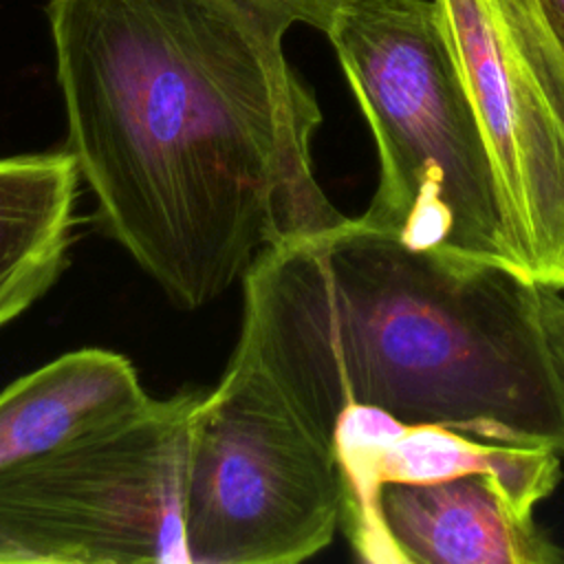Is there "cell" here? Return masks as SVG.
<instances>
[{"label":"cell","instance_id":"cell-5","mask_svg":"<svg viewBox=\"0 0 564 564\" xmlns=\"http://www.w3.org/2000/svg\"><path fill=\"white\" fill-rule=\"evenodd\" d=\"M341 509L333 445L253 361L234 352L192 414L183 485L187 562H302L330 544Z\"/></svg>","mask_w":564,"mask_h":564},{"label":"cell","instance_id":"cell-7","mask_svg":"<svg viewBox=\"0 0 564 564\" xmlns=\"http://www.w3.org/2000/svg\"><path fill=\"white\" fill-rule=\"evenodd\" d=\"M341 527L355 553L377 564L564 562L533 522V509L485 471L383 480L344 509Z\"/></svg>","mask_w":564,"mask_h":564},{"label":"cell","instance_id":"cell-12","mask_svg":"<svg viewBox=\"0 0 564 564\" xmlns=\"http://www.w3.org/2000/svg\"><path fill=\"white\" fill-rule=\"evenodd\" d=\"M538 7L557 42V46L564 53V0H538Z\"/></svg>","mask_w":564,"mask_h":564},{"label":"cell","instance_id":"cell-10","mask_svg":"<svg viewBox=\"0 0 564 564\" xmlns=\"http://www.w3.org/2000/svg\"><path fill=\"white\" fill-rule=\"evenodd\" d=\"M79 178L68 150L0 159V326L62 273Z\"/></svg>","mask_w":564,"mask_h":564},{"label":"cell","instance_id":"cell-3","mask_svg":"<svg viewBox=\"0 0 564 564\" xmlns=\"http://www.w3.org/2000/svg\"><path fill=\"white\" fill-rule=\"evenodd\" d=\"M324 35L379 152V185L359 218L414 249L533 278L434 0H339Z\"/></svg>","mask_w":564,"mask_h":564},{"label":"cell","instance_id":"cell-9","mask_svg":"<svg viewBox=\"0 0 564 564\" xmlns=\"http://www.w3.org/2000/svg\"><path fill=\"white\" fill-rule=\"evenodd\" d=\"M148 399L123 355L104 348L66 352L0 392V469L101 427Z\"/></svg>","mask_w":564,"mask_h":564},{"label":"cell","instance_id":"cell-11","mask_svg":"<svg viewBox=\"0 0 564 564\" xmlns=\"http://www.w3.org/2000/svg\"><path fill=\"white\" fill-rule=\"evenodd\" d=\"M540 306L544 330L564 381V300L560 291L540 284Z\"/></svg>","mask_w":564,"mask_h":564},{"label":"cell","instance_id":"cell-8","mask_svg":"<svg viewBox=\"0 0 564 564\" xmlns=\"http://www.w3.org/2000/svg\"><path fill=\"white\" fill-rule=\"evenodd\" d=\"M333 452L344 482V509L361 502L383 480L469 471L500 478L533 509L560 480V454L551 447L498 443L445 425H405L372 405H350L337 416Z\"/></svg>","mask_w":564,"mask_h":564},{"label":"cell","instance_id":"cell-2","mask_svg":"<svg viewBox=\"0 0 564 564\" xmlns=\"http://www.w3.org/2000/svg\"><path fill=\"white\" fill-rule=\"evenodd\" d=\"M234 348L333 445L350 405L564 454V381L540 284L348 218L264 251Z\"/></svg>","mask_w":564,"mask_h":564},{"label":"cell","instance_id":"cell-1","mask_svg":"<svg viewBox=\"0 0 564 564\" xmlns=\"http://www.w3.org/2000/svg\"><path fill=\"white\" fill-rule=\"evenodd\" d=\"M339 0H48L66 148L108 234L196 311L269 249L348 220L313 170L322 110L284 53Z\"/></svg>","mask_w":564,"mask_h":564},{"label":"cell","instance_id":"cell-6","mask_svg":"<svg viewBox=\"0 0 564 564\" xmlns=\"http://www.w3.org/2000/svg\"><path fill=\"white\" fill-rule=\"evenodd\" d=\"M538 284L564 289V53L538 0H434Z\"/></svg>","mask_w":564,"mask_h":564},{"label":"cell","instance_id":"cell-4","mask_svg":"<svg viewBox=\"0 0 564 564\" xmlns=\"http://www.w3.org/2000/svg\"><path fill=\"white\" fill-rule=\"evenodd\" d=\"M205 392L148 399L73 441L0 469V562H187L183 485Z\"/></svg>","mask_w":564,"mask_h":564}]
</instances>
